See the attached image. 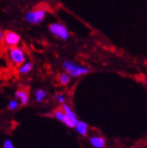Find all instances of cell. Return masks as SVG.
<instances>
[{"label":"cell","instance_id":"obj_8","mask_svg":"<svg viewBox=\"0 0 147 148\" xmlns=\"http://www.w3.org/2000/svg\"><path fill=\"white\" fill-rule=\"evenodd\" d=\"M16 99L17 100H19V102L21 103L22 105H26L27 103H28V99H29V98H28V94H27V92L26 91H25V90H18V91H16Z\"/></svg>","mask_w":147,"mask_h":148},{"label":"cell","instance_id":"obj_14","mask_svg":"<svg viewBox=\"0 0 147 148\" xmlns=\"http://www.w3.org/2000/svg\"><path fill=\"white\" fill-rule=\"evenodd\" d=\"M19 105V103L16 99H14V100H11L9 102V104H8V108L10 110H14V109H16L17 107Z\"/></svg>","mask_w":147,"mask_h":148},{"label":"cell","instance_id":"obj_9","mask_svg":"<svg viewBox=\"0 0 147 148\" xmlns=\"http://www.w3.org/2000/svg\"><path fill=\"white\" fill-rule=\"evenodd\" d=\"M76 131L79 133V135H81L83 136H86L88 134V125L85 122L82 121H78V123L75 125Z\"/></svg>","mask_w":147,"mask_h":148},{"label":"cell","instance_id":"obj_7","mask_svg":"<svg viewBox=\"0 0 147 148\" xmlns=\"http://www.w3.org/2000/svg\"><path fill=\"white\" fill-rule=\"evenodd\" d=\"M90 143L95 148H104L106 145L105 139L101 136H91L90 138Z\"/></svg>","mask_w":147,"mask_h":148},{"label":"cell","instance_id":"obj_16","mask_svg":"<svg viewBox=\"0 0 147 148\" xmlns=\"http://www.w3.org/2000/svg\"><path fill=\"white\" fill-rule=\"evenodd\" d=\"M54 99L58 101V102H60V103H64V101H65V99H64V97L62 95V94H56L55 96H54Z\"/></svg>","mask_w":147,"mask_h":148},{"label":"cell","instance_id":"obj_15","mask_svg":"<svg viewBox=\"0 0 147 148\" xmlns=\"http://www.w3.org/2000/svg\"><path fill=\"white\" fill-rule=\"evenodd\" d=\"M3 148H14L13 143L11 140H5V141L4 142V145H3Z\"/></svg>","mask_w":147,"mask_h":148},{"label":"cell","instance_id":"obj_2","mask_svg":"<svg viewBox=\"0 0 147 148\" xmlns=\"http://www.w3.org/2000/svg\"><path fill=\"white\" fill-rule=\"evenodd\" d=\"M45 16L46 10L43 8H38L26 13V14L25 16V19L27 23L31 25H39L44 19Z\"/></svg>","mask_w":147,"mask_h":148},{"label":"cell","instance_id":"obj_11","mask_svg":"<svg viewBox=\"0 0 147 148\" xmlns=\"http://www.w3.org/2000/svg\"><path fill=\"white\" fill-rule=\"evenodd\" d=\"M46 91L42 90H37L35 91V99L37 102H41L46 98Z\"/></svg>","mask_w":147,"mask_h":148},{"label":"cell","instance_id":"obj_17","mask_svg":"<svg viewBox=\"0 0 147 148\" xmlns=\"http://www.w3.org/2000/svg\"><path fill=\"white\" fill-rule=\"evenodd\" d=\"M4 34H5V33L3 31L0 30V40H3L4 39Z\"/></svg>","mask_w":147,"mask_h":148},{"label":"cell","instance_id":"obj_6","mask_svg":"<svg viewBox=\"0 0 147 148\" xmlns=\"http://www.w3.org/2000/svg\"><path fill=\"white\" fill-rule=\"evenodd\" d=\"M4 41L7 45L14 47V46H16L20 42V36L14 32L7 31L4 34Z\"/></svg>","mask_w":147,"mask_h":148},{"label":"cell","instance_id":"obj_3","mask_svg":"<svg viewBox=\"0 0 147 148\" xmlns=\"http://www.w3.org/2000/svg\"><path fill=\"white\" fill-rule=\"evenodd\" d=\"M49 30L54 36L62 40H67L69 38V31L67 27L60 23H53L50 25Z\"/></svg>","mask_w":147,"mask_h":148},{"label":"cell","instance_id":"obj_10","mask_svg":"<svg viewBox=\"0 0 147 148\" xmlns=\"http://www.w3.org/2000/svg\"><path fill=\"white\" fill-rule=\"evenodd\" d=\"M33 69V63L32 62H25L21 65V67L19 68V72L21 74H26L28 72H30Z\"/></svg>","mask_w":147,"mask_h":148},{"label":"cell","instance_id":"obj_12","mask_svg":"<svg viewBox=\"0 0 147 148\" xmlns=\"http://www.w3.org/2000/svg\"><path fill=\"white\" fill-rule=\"evenodd\" d=\"M59 80L62 85H67L70 81V76L67 73H62L59 78Z\"/></svg>","mask_w":147,"mask_h":148},{"label":"cell","instance_id":"obj_1","mask_svg":"<svg viewBox=\"0 0 147 148\" xmlns=\"http://www.w3.org/2000/svg\"><path fill=\"white\" fill-rule=\"evenodd\" d=\"M63 69L65 70L66 73L69 74L70 77H74V78H78L80 76H83L86 75L90 72V70L87 69L83 66L74 63V62H64L63 64Z\"/></svg>","mask_w":147,"mask_h":148},{"label":"cell","instance_id":"obj_5","mask_svg":"<svg viewBox=\"0 0 147 148\" xmlns=\"http://www.w3.org/2000/svg\"><path fill=\"white\" fill-rule=\"evenodd\" d=\"M9 57L13 63L16 65H22L25 61V54L24 51L16 46L9 48Z\"/></svg>","mask_w":147,"mask_h":148},{"label":"cell","instance_id":"obj_4","mask_svg":"<svg viewBox=\"0 0 147 148\" xmlns=\"http://www.w3.org/2000/svg\"><path fill=\"white\" fill-rule=\"evenodd\" d=\"M62 110L64 112V124L69 127H75L78 123V118L76 114L71 110V108L66 104H62Z\"/></svg>","mask_w":147,"mask_h":148},{"label":"cell","instance_id":"obj_13","mask_svg":"<svg viewBox=\"0 0 147 148\" xmlns=\"http://www.w3.org/2000/svg\"><path fill=\"white\" fill-rule=\"evenodd\" d=\"M54 116L57 118L58 120H60L61 122L64 123V112H63V110H60V109H58L56 110L55 112H54Z\"/></svg>","mask_w":147,"mask_h":148}]
</instances>
